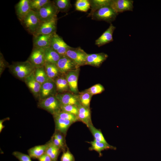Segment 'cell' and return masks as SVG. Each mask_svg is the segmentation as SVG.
I'll return each mask as SVG.
<instances>
[{
    "label": "cell",
    "instance_id": "cell-1",
    "mask_svg": "<svg viewBox=\"0 0 161 161\" xmlns=\"http://www.w3.org/2000/svg\"><path fill=\"white\" fill-rule=\"evenodd\" d=\"M20 22L26 30L32 35L36 32L42 22L36 13L32 10Z\"/></svg>",
    "mask_w": 161,
    "mask_h": 161
},
{
    "label": "cell",
    "instance_id": "cell-2",
    "mask_svg": "<svg viewBox=\"0 0 161 161\" xmlns=\"http://www.w3.org/2000/svg\"><path fill=\"white\" fill-rule=\"evenodd\" d=\"M9 67L13 74L20 79H25L34 72L35 69L28 60L15 63L10 66Z\"/></svg>",
    "mask_w": 161,
    "mask_h": 161
},
{
    "label": "cell",
    "instance_id": "cell-3",
    "mask_svg": "<svg viewBox=\"0 0 161 161\" xmlns=\"http://www.w3.org/2000/svg\"><path fill=\"white\" fill-rule=\"evenodd\" d=\"M118 14L110 6L103 7L96 10L91 15L92 19L98 21L111 23L114 21Z\"/></svg>",
    "mask_w": 161,
    "mask_h": 161
},
{
    "label": "cell",
    "instance_id": "cell-4",
    "mask_svg": "<svg viewBox=\"0 0 161 161\" xmlns=\"http://www.w3.org/2000/svg\"><path fill=\"white\" fill-rule=\"evenodd\" d=\"M87 54L80 47L73 48L70 47L67 50L65 55L80 67L86 65Z\"/></svg>",
    "mask_w": 161,
    "mask_h": 161
},
{
    "label": "cell",
    "instance_id": "cell-5",
    "mask_svg": "<svg viewBox=\"0 0 161 161\" xmlns=\"http://www.w3.org/2000/svg\"><path fill=\"white\" fill-rule=\"evenodd\" d=\"M35 12L41 22L47 21L57 17V14L59 12L53 1H51Z\"/></svg>",
    "mask_w": 161,
    "mask_h": 161
},
{
    "label": "cell",
    "instance_id": "cell-6",
    "mask_svg": "<svg viewBox=\"0 0 161 161\" xmlns=\"http://www.w3.org/2000/svg\"><path fill=\"white\" fill-rule=\"evenodd\" d=\"M61 104L55 96H50L42 100L38 104L40 107L53 115L61 111Z\"/></svg>",
    "mask_w": 161,
    "mask_h": 161
},
{
    "label": "cell",
    "instance_id": "cell-7",
    "mask_svg": "<svg viewBox=\"0 0 161 161\" xmlns=\"http://www.w3.org/2000/svg\"><path fill=\"white\" fill-rule=\"evenodd\" d=\"M28 61L35 68L44 66L46 63L44 48L33 47Z\"/></svg>",
    "mask_w": 161,
    "mask_h": 161
},
{
    "label": "cell",
    "instance_id": "cell-8",
    "mask_svg": "<svg viewBox=\"0 0 161 161\" xmlns=\"http://www.w3.org/2000/svg\"><path fill=\"white\" fill-rule=\"evenodd\" d=\"M58 18L55 17L49 20L42 22L39 28L33 36L48 35L56 32Z\"/></svg>",
    "mask_w": 161,
    "mask_h": 161
},
{
    "label": "cell",
    "instance_id": "cell-9",
    "mask_svg": "<svg viewBox=\"0 0 161 161\" xmlns=\"http://www.w3.org/2000/svg\"><path fill=\"white\" fill-rule=\"evenodd\" d=\"M50 47L62 56L65 55L67 50L70 46L64 41L61 37L55 32L51 39Z\"/></svg>",
    "mask_w": 161,
    "mask_h": 161
},
{
    "label": "cell",
    "instance_id": "cell-10",
    "mask_svg": "<svg viewBox=\"0 0 161 161\" xmlns=\"http://www.w3.org/2000/svg\"><path fill=\"white\" fill-rule=\"evenodd\" d=\"M134 1L132 0H112L110 7L117 13L133 11Z\"/></svg>",
    "mask_w": 161,
    "mask_h": 161
},
{
    "label": "cell",
    "instance_id": "cell-11",
    "mask_svg": "<svg viewBox=\"0 0 161 161\" xmlns=\"http://www.w3.org/2000/svg\"><path fill=\"white\" fill-rule=\"evenodd\" d=\"M56 65L60 73L62 74L67 73L71 71L80 68L65 55L61 56Z\"/></svg>",
    "mask_w": 161,
    "mask_h": 161
},
{
    "label": "cell",
    "instance_id": "cell-12",
    "mask_svg": "<svg viewBox=\"0 0 161 161\" xmlns=\"http://www.w3.org/2000/svg\"><path fill=\"white\" fill-rule=\"evenodd\" d=\"M80 68L71 71L67 73L66 78L68 83L70 90L73 93L78 94V80Z\"/></svg>",
    "mask_w": 161,
    "mask_h": 161
},
{
    "label": "cell",
    "instance_id": "cell-13",
    "mask_svg": "<svg viewBox=\"0 0 161 161\" xmlns=\"http://www.w3.org/2000/svg\"><path fill=\"white\" fill-rule=\"evenodd\" d=\"M16 13L20 22L31 10L30 0H20L15 6Z\"/></svg>",
    "mask_w": 161,
    "mask_h": 161
},
{
    "label": "cell",
    "instance_id": "cell-14",
    "mask_svg": "<svg viewBox=\"0 0 161 161\" xmlns=\"http://www.w3.org/2000/svg\"><path fill=\"white\" fill-rule=\"evenodd\" d=\"M115 29V27L110 24L108 28L95 40V44L99 47L112 41L113 34Z\"/></svg>",
    "mask_w": 161,
    "mask_h": 161
},
{
    "label": "cell",
    "instance_id": "cell-15",
    "mask_svg": "<svg viewBox=\"0 0 161 161\" xmlns=\"http://www.w3.org/2000/svg\"><path fill=\"white\" fill-rule=\"evenodd\" d=\"M108 57L103 52L87 54L86 65L99 67L105 61Z\"/></svg>",
    "mask_w": 161,
    "mask_h": 161
},
{
    "label": "cell",
    "instance_id": "cell-16",
    "mask_svg": "<svg viewBox=\"0 0 161 161\" xmlns=\"http://www.w3.org/2000/svg\"><path fill=\"white\" fill-rule=\"evenodd\" d=\"M61 105L77 106L79 103L78 94L65 93L57 95L55 96Z\"/></svg>",
    "mask_w": 161,
    "mask_h": 161
},
{
    "label": "cell",
    "instance_id": "cell-17",
    "mask_svg": "<svg viewBox=\"0 0 161 161\" xmlns=\"http://www.w3.org/2000/svg\"><path fill=\"white\" fill-rule=\"evenodd\" d=\"M55 33L48 35L33 36V47L45 48L50 47L51 39Z\"/></svg>",
    "mask_w": 161,
    "mask_h": 161
},
{
    "label": "cell",
    "instance_id": "cell-18",
    "mask_svg": "<svg viewBox=\"0 0 161 161\" xmlns=\"http://www.w3.org/2000/svg\"><path fill=\"white\" fill-rule=\"evenodd\" d=\"M78 113L77 116L78 121H80L85 124L88 127L92 123L90 109H87L80 103L77 106Z\"/></svg>",
    "mask_w": 161,
    "mask_h": 161
},
{
    "label": "cell",
    "instance_id": "cell-19",
    "mask_svg": "<svg viewBox=\"0 0 161 161\" xmlns=\"http://www.w3.org/2000/svg\"><path fill=\"white\" fill-rule=\"evenodd\" d=\"M55 126V131H59L66 136L70 126L74 123L69 120L53 116Z\"/></svg>",
    "mask_w": 161,
    "mask_h": 161
},
{
    "label": "cell",
    "instance_id": "cell-20",
    "mask_svg": "<svg viewBox=\"0 0 161 161\" xmlns=\"http://www.w3.org/2000/svg\"><path fill=\"white\" fill-rule=\"evenodd\" d=\"M34 72L26 78L25 80L26 84L32 92L35 95H37L40 92L41 85L36 80Z\"/></svg>",
    "mask_w": 161,
    "mask_h": 161
},
{
    "label": "cell",
    "instance_id": "cell-21",
    "mask_svg": "<svg viewBox=\"0 0 161 161\" xmlns=\"http://www.w3.org/2000/svg\"><path fill=\"white\" fill-rule=\"evenodd\" d=\"M87 142L91 145V146L89 148V150L96 151L98 153L100 157L102 156L101 152L103 151L108 149H116V147L111 145L108 143L97 141L94 140L92 141Z\"/></svg>",
    "mask_w": 161,
    "mask_h": 161
},
{
    "label": "cell",
    "instance_id": "cell-22",
    "mask_svg": "<svg viewBox=\"0 0 161 161\" xmlns=\"http://www.w3.org/2000/svg\"><path fill=\"white\" fill-rule=\"evenodd\" d=\"M48 144L38 145L32 147L27 150L28 155L31 158L38 159L45 153Z\"/></svg>",
    "mask_w": 161,
    "mask_h": 161
},
{
    "label": "cell",
    "instance_id": "cell-23",
    "mask_svg": "<svg viewBox=\"0 0 161 161\" xmlns=\"http://www.w3.org/2000/svg\"><path fill=\"white\" fill-rule=\"evenodd\" d=\"M44 54L46 63L56 64L61 57L50 47L44 48Z\"/></svg>",
    "mask_w": 161,
    "mask_h": 161
},
{
    "label": "cell",
    "instance_id": "cell-24",
    "mask_svg": "<svg viewBox=\"0 0 161 161\" xmlns=\"http://www.w3.org/2000/svg\"><path fill=\"white\" fill-rule=\"evenodd\" d=\"M90 4V12L88 17H91L92 14L98 9L103 7L110 6L112 0H89Z\"/></svg>",
    "mask_w": 161,
    "mask_h": 161
},
{
    "label": "cell",
    "instance_id": "cell-25",
    "mask_svg": "<svg viewBox=\"0 0 161 161\" xmlns=\"http://www.w3.org/2000/svg\"><path fill=\"white\" fill-rule=\"evenodd\" d=\"M47 143L48 145L45 154L51 158L52 161H58V157L61 150L54 145L51 140Z\"/></svg>",
    "mask_w": 161,
    "mask_h": 161
},
{
    "label": "cell",
    "instance_id": "cell-26",
    "mask_svg": "<svg viewBox=\"0 0 161 161\" xmlns=\"http://www.w3.org/2000/svg\"><path fill=\"white\" fill-rule=\"evenodd\" d=\"M35 73L36 80L41 85L47 81L52 80L48 77L44 66L36 68Z\"/></svg>",
    "mask_w": 161,
    "mask_h": 161
},
{
    "label": "cell",
    "instance_id": "cell-27",
    "mask_svg": "<svg viewBox=\"0 0 161 161\" xmlns=\"http://www.w3.org/2000/svg\"><path fill=\"white\" fill-rule=\"evenodd\" d=\"M55 84L52 80L47 81L41 85L40 93L42 98L48 96L53 91Z\"/></svg>",
    "mask_w": 161,
    "mask_h": 161
},
{
    "label": "cell",
    "instance_id": "cell-28",
    "mask_svg": "<svg viewBox=\"0 0 161 161\" xmlns=\"http://www.w3.org/2000/svg\"><path fill=\"white\" fill-rule=\"evenodd\" d=\"M53 1L59 12L67 13L72 7L69 0H55Z\"/></svg>",
    "mask_w": 161,
    "mask_h": 161
},
{
    "label": "cell",
    "instance_id": "cell-29",
    "mask_svg": "<svg viewBox=\"0 0 161 161\" xmlns=\"http://www.w3.org/2000/svg\"><path fill=\"white\" fill-rule=\"evenodd\" d=\"M44 66L48 77L51 79L57 77L60 73L56 64L46 63Z\"/></svg>",
    "mask_w": 161,
    "mask_h": 161
},
{
    "label": "cell",
    "instance_id": "cell-30",
    "mask_svg": "<svg viewBox=\"0 0 161 161\" xmlns=\"http://www.w3.org/2000/svg\"><path fill=\"white\" fill-rule=\"evenodd\" d=\"M93 136L94 140L108 144L101 130L96 128L92 123L90 124L88 127Z\"/></svg>",
    "mask_w": 161,
    "mask_h": 161
},
{
    "label": "cell",
    "instance_id": "cell-31",
    "mask_svg": "<svg viewBox=\"0 0 161 161\" xmlns=\"http://www.w3.org/2000/svg\"><path fill=\"white\" fill-rule=\"evenodd\" d=\"M92 96L85 91L79 92L78 96L80 103L85 107L90 109V103Z\"/></svg>",
    "mask_w": 161,
    "mask_h": 161
},
{
    "label": "cell",
    "instance_id": "cell-32",
    "mask_svg": "<svg viewBox=\"0 0 161 161\" xmlns=\"http://www.w3.org/2000/svg\"><path fill=\"white\" fill-rule=\"evenodd\" d=\"M75 5V10L79 11L86 12L90 8L89 0H77Z\"/></svg>",
    "mask_w": 161,
    "mask_h": 161
},
{
    "label": "cell",
    "instance_id": "cell-33",
    "mask_svg": "<svg viewBox=\"0 0 161 161\" xmlns=\"http://www.w3.org/2000/svg\"><path fill=\"white\" fill-rule=\"evenodd\" d=\"M55 83L57 89L59 92L66 91L69 89L66 79L64 77H61L57 78Z\"/></svg>",
    "mask_w": 161,
    "mask_h": 161
},
{
    "label": "cell",
    "instance_id": "cell-34",
    "mask_svg": "<svg viewBox=\"0 0 161 161\" xmlns=\"http://www.w3.org/2000/svg\"><path fill=\"white\" fill-rule=\"evenodd\" d=\"M53 116L69 120L74 123L78 121L77 116L75 115L62 111H59Z\"/></svg>",
    "mask_w": 161,
    "mask_h": 161
},
{
    "label": "cell",
    "instance_id": "cell-35",
    "mask_svg": "<svg viewBox=\"0 0 161 161\" xmlns=\"http://www.w3.org/2000/svg\"><path fill=\"white\" fill-rule=\"evenodd\" d=\"M50 1L49 0H30L31 9L36 12Z\"/></svg>",
    "mask_w": 161,
    "mask_h": 161
},
{
    "label": "cell",
    "instance_id": "cell-36",
    "mask_svg": "<svg viewBox=\"0 0 161 161\" xmlns=\"http://www.w3.org/2000/svg\"><path fill=\"white\" fill-rule=\"evenodd\" d=\"M104 90V86L101 84L98 83L94 85L84 91L89 92L93 96L101 93Z\"/></svg>",
    "mask_w": 161,
    "mask_h": 161
},
{
    "label": "cell",
    "instance_id": "cell-37",
    "mask_svg": "<svg viewBox=\"0 0 161 161\" xmlns=\"http://www.w3.org/2000/svg\"><path fill=\"white\" fill-rule=\"evenodd\" d=\"M61 111L69 113L77 116L78 109L77 106L73 105H63L61 106Z\"/></svg>",
    "mask_w": 161,
    "mask_h": 161
},
{
    "label": "cell",
    "instance_id": "cell-38",
    "mask_svg": "<svg viewBox=\"0 0 161 161\" xmlns=\"http://www.w3.org/2000/svg\"><path fill=\"white\" fill-rule=\"evenodd\" d=\"M61 161H75V158L73 154L67 147L65 150L63 151L61 158Z\"/></svg>",
    "mask_w": 161,
    "mask_h": 161
},
{
    "label": "cell",
    "instance_id": "cell-39",
    "mask_svg": "<svg viewBox=\"0 0 161 161\" xmlns=\"http://www.w3.org/2000/svg\"><path fill=\"white\" fill-rule=\"evenodd\" d=\"M12 154L19 161H32L31 158L29 155L18 151L13 152Z\"/></svg>",
    "mask_w": 161,
    "mask_h": 161
},
{
    "label": "cell",
    "instance_id": "cell-40",
    "mask_svg": "<svg viewBox=\"0 0 161 161\" xmlns=\"http://www.w3.org/2000/svg\"><path fill=\"white\" fill-rule=\"evenodd\" d=\"M53 135L60 142L61 144L65 147H66L65 140V136L61 132L55 131Z\"/></svg>",
    "mask_w": 161,
    "mask_h": 161
},
{
    "label": "cell",
    "instance_id": "cell-41",
    "mask_svg": "<svg viewBox=\"0 0 161 161\" xmlns=\"http://www.w3.org/2000/svg\"><path fill=\"white\" fill-rule=\"evenodd\" d=\"M38 161H52L51 158L46 154H44L38 159Z\"/></svg>",
    "mask_w": 161,
    "mask_h": 161
},
{
    "label": "cell",
    "instance_id": "cell-42",
    "mask_svg": "<svg viewBox=\"0 0 161 161\" xmlns=\"http://www.w3.org/2000/svg\"><path fill=\"white\" fill-rule=\"evenodd\" d=\"M9 117L0 120V132L1 133L3 129L4 128V126L3 125V123L4 121L6 120H9Z\"/></svg>",
    "mask_w": 161,
    "mask_h": 161
}]
</instances>
